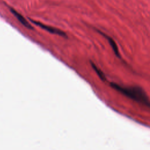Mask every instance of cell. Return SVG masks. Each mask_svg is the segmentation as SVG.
I'll use <instances>...</instances> for the list:
<instances>
[{
    "label": "cell",
    "mask_w": 150,
    "mask_h": 150,
    "mask_svg": "<svg viewBox=\"0 0 150 150\" xmlns=\"http://www.w3.org/2000/svg\"><path fill=\"white\" fill-rule=\"evenodd\" d=\"M112 86L116 90H118V91L124 94L127 95L128 97H130L132 99L136 100L137 101H144V102H145V101H147L145 99L144 95H142L140 93H138L137 91H136V92H134L135 90H128L127 88H122V87H120V86H119L117 84H112Z\"/></svg>",
    "instance_id": "6da1fadb"
},
{
    "label": "cell",
    "mask_w": 150,
    "mask_h": 150,
    "mask_svg": "<svg viewBox=\"0 0 150 150\" xmlns=\"http://www.w3.org/2000/svg\"><path fill=\"white\" fill-rule=\"evenodd\" d=\"M30 21H31V22L35 24L41 28L42 29H44L46 31H47V32H49L50 33L67 38V35L66 34V33L64 32L63 31H62V30L59 29H57L56 28H54V27H52V26H48V25H45V24H43V23H42L41 22H38V21H34V20H32V19H30Z\"/></svg>",
    "instance_id": "7a4b0ae2"
},
{
    "label": "cell",
    "mask_w": 150,
    "mask_h": 150,
    "mask_svg": "<svg viewBox=\"0 0 150 150\" xmlns=\"http://www.w3.org/2000/svg\"><path fill=\"white\" fill-rule=\"evenodd\" d=\"M10 11L22 25H23L25 27L29 29H33V26L27 21V20L21 13H19L16 10L11 8H10Z\"/></svg>",
    "instance_id": "3957f363"
},
{
    "label": "cell",
    "mask_w": 150,
    "mask_h": 150,
    "mask_svg": "<svg viewBox=\"0 0 150 150\" xmlns=\"http://www.w3.org/2000/svg\"><path fill=\"white\" fill-rule=\"evenodd\" d=\"M97 31L100 33L101 34L102 36H103L109 42L111 47H112L115 54L118 57H120V53H119V50H118V47L115 43V42L114 41V40L111 38L110 37V36L106 35L105 33H104V32L100 31V30H97Z\"/></svg>",
    "instance_id": "277c9868"
}]
</instances>
